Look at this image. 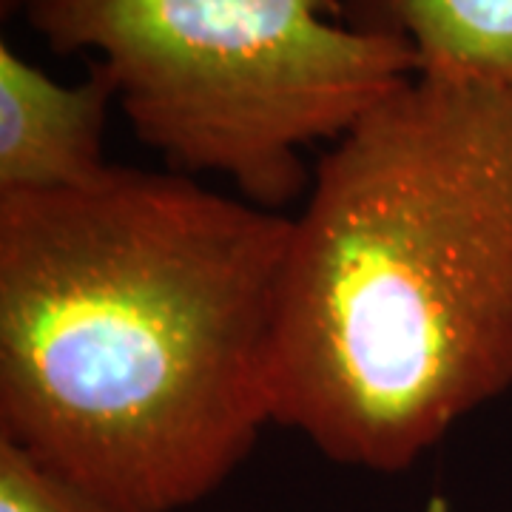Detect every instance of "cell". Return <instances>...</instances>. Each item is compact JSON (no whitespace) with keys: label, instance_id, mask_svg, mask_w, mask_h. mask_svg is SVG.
Segmentation results:
<instances>
[{"label":"cell","instance_id":"6da1fadb","mask_svg":"<svg viewBox=\"0 0 512 512\" xmlns=\"http://www.w3.org/2000/svg\"><path fill=\"white\" fill-rule=\"evenodd\" d=\"M288 239L177 171L0 194V439L131 510L217 493L274 424Z\"/></svg>","mask_w":512,"mask_h":512},{"label":"cell","instance_id":"7a4b0ae2","mask_svg":"<svg viewBox=\"0 0 512 512\" xmlns=\"http://www.w3.org/2000/svg\"><path fill=\"white\" fill-rule=\"evenodd\" d=\"M274 424L402 473L512 387V97L419 72L319 160L291 217Z\"/></svg>","mask_w":512,"mask_h":512},{"label":"cell","instance_id":"3957f363","mask_svg":"<svg viewBox=\"0 0 512 512\" xmlns=\"http://www.w3.org/2000/svg\"><path fill=\"white\" fill-rule=\"evenodd\" d=\"M55 49H94L143 146L268 211L308 188L302 148L339 140L413 74L416 49L342 0H32Z\"/></svg>","mask_w":512,"mask_h":512},{"label":"cell","instance_id":"277c9868","mask_svg":"<svg viewBox=\"0 0 512 512\" xmlns=\"http://www.w3.org/2000/svg\"><path fill=\"white\" fill-rule=\"evenodd\" d=\"M117 86L94 63L63 86L0 43V194H60L100 180L106 120Z\"/></svg>","mask_w":512,"mask_h":512},{"label":"cell","instance_id":"5b68a950","mask_svg":"<svg viewBox=\"0 0 512 512\" xmlns=\"http://www.w3.org/2000/svg\"><path fill=\"white\" fill-rule=\"evenodd\" d=\"M359 29L404 37L419 72L490 83L512 97V0H342Z\"/></svg>","mask_w":512,"mask_h":512},{"label":"cell","instance_id":"8992f818","mask_svg":"<svg viewBox=\"0 0 512 512\" xmlns=\"http://www.w3.org/2000/svg\"><path fill=\"white\" fill-rule=\"evenodd\" d=\"M0 512H143L123 507L46 470L0 439Z\"/></svg>","mask_w":512,"mask_h":512},{"label":"cell","instance_id":"52a82bcc","mask_svg":"<svg viewBox=\"0 0 512 512\" xmlns=\"http://www.w3.org/2000/svg\"><path fill=\"white\" fill-rule=\"evenodd\" d=\"M29 3L32 0H0V18L9 20L15 18V15H23L29 9Z\"/></svg>","mask_w":512,"mask_h":512}]
</instances>
